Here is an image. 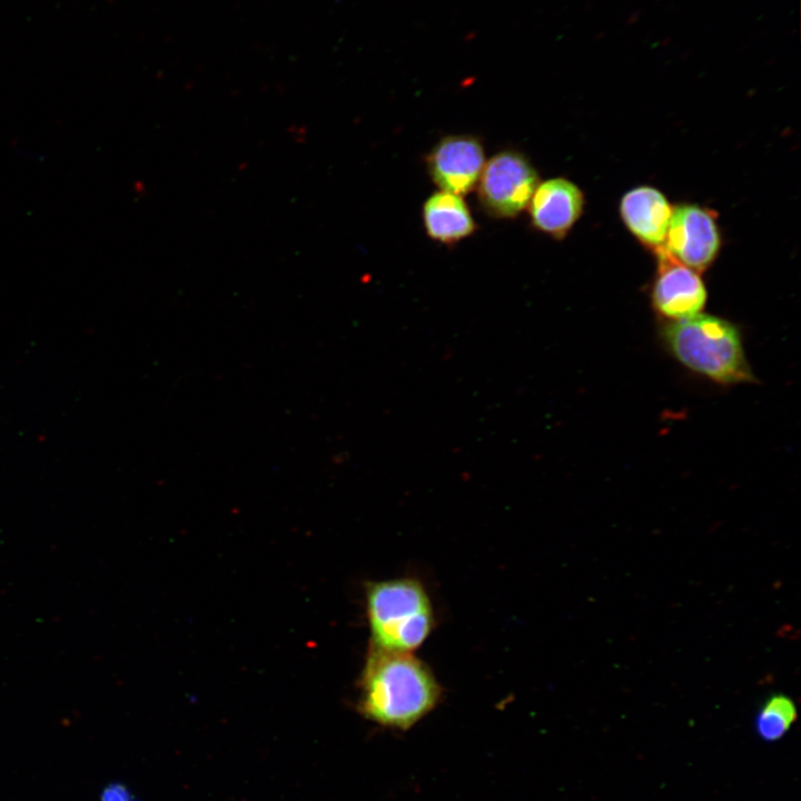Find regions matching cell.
Segmentation results:
<instances>
[{
  "instance_id": "obj_5",
  "label": "cell",
  "mask_w": 801,
  "mask_h": 801,
  "mask_svg": "<svg viewBox=\"0 0 801 801\" xmlns=\"http://www.w3.org/2000/svg\"><path fill=\"white\" fill-rule=\"evenodd\" d=\"M655 254L657 270L651 289L655 313L666 323L700 314L708 294L699 273L680 263L664 247L656 249Z\"/></svg>"
},
{
  "instance_id": "obj_1",
  "label": "cell",
  "mask_w": 801,
  "mask_h": 801,
  "mask_svg": "<svg viewBox=\"0 0 801 801\" xmlns=\"http://www.w3.org/2000/svg\"><path fill=\"white\" fill-rule=\"evenodd\" d=\"M439 685L429 668L409 652L372 646L360 678L359 711L390 729L407 730L437 704Z\"/></svg>"
},
{
  "instance_id": "obj_7",
  "label": "cell",
  "mask_w": 801,
  "mask_h": 801,
  "mask_svg": "<svg viewBox=\"0 0 801 801\" xmlns=\"http://www.w3.org/2000/svg\"><path fill=\"white\" fill-rule=\"evenodd\" d=\"M485 152L481 140L471 135H452L442 138L426 157L427 171L439 190L458 196L476 187Z\"/></svg>"
},
{
  "instance_id": "obj_10",
  "label": "cell",
  "mask_w": 801,
  "mask_h": 801,
  "mask_svg": "<svg viewBox=\"0 0 801 801\" xmlns=\"http://www.w3.org/2000/svg\"><path fill=\"white\" fill-rule=\"evenodd\" d=\"M422 216L427 236L445 245L456 244L476 229L462 196L444 190H438L426 199Z\"/></svg>"
},
{
  "instance_id": "obj_6",
  "label": "cell",
  "mask_w": 801,
  "mask_h": 801,
  "mask_svg": "<svg viewBox=\"0 0 801 801\" xmlns=\"http://www.w3.org/2000/svg\"><path fill=\"white\" fill-rule=\"evenodd\" d=\"M715 215L698 205H680L672 210L663 247L680 263L702 273L720 250Z\"/></svg>"
},
{
  "instance_id": "obj_4",
  "label": "cell",
  "mask_w": 801,
  "mask_h": 801,
  "mask_svg": "<svg viewBox=\"0 0 801 801\" xmlns=\"http://www.w3.org/2000/svg\"><path fill=\"white\" fill-rule=\"evenodd\" d=\"M538 178L536 169L522 152H497L485 161L476 185L479 204L492 217L514 218L528 206Z\"/></svg>"
},
{
  "instance_id": "obj_8",
  "label": "cell",
  "mask_w": 801,
  "mask_h": 801,
  "mask_svg": "<svg viewBox=\"0 0 801 801\" xmlns=\"http://www.w3.org/2000/svg\"><path fill=\"white\" fill-rule=\"evenodd\" d=\"M527 207L536 230L562 239L580 218L584 195L571 180L552 178L537 185Z\"/></svg>"
},
{
  "instance_id": "obj_2",
  "label": "cell",
  "mask_w": 801,
  "mask_h": 801,
  "mask_svg": "<svg viewBox=\"0 0 801 801\" xmlns=\"http://www.w3.org/2000/svg\"><path fill=\"white\" fill-rule=\"evenodd\" d=\"M661 339L678 363L713 383L730 386L756 382L740 329L728 319L700 313L665 323Z\"/></svg>"
},
{
  "instance_id": "obj_3",
  "label": "cell",
  "mask_w": 801,
  "mask_h": 801,
  "mask_svg": "<svg viewBox=\"0 0 801 801\" xmlns=\"http://www.w3.org/2000/svg\"><path fill=\"white\" fill-rule=\"evenodd\" d=\"M366 612L373 645L390 651L417 649L434 624L429 597L424 586L413 578L369 583Z\"/></svg>"
},
{
  "instance_id": "obj_9",
  "label": "cell",
  "mask_w": 801,
  "mask_h": 801,
  "mask_svg": "<svg viewBox=\"0 0 801 801\" xmlns=\"http://www.w3.org/2000/svg\"><path fill=\"white\" fill-rule=\"evenodd\" d=\"M672 206L653 187H636L626 192L620 205L625 226L644 246L654 251L664 245Z\"/></svg>"
},
{
  "instance_id": "obj_12",
  "label": "cell",
  "mask_w": 801,
  "mask_h": 801,
  "mask_svg": "<svg viewBox=\"0 0 801 801\" xmlns=\"http://www.w3.org/2000/svg\"><path fill=\"white\" fill-rule=\"evenodd\" d=\"M100 801H138L134 793L120 782L107 784L101 793Z\"/></svg>"
},
{
  "instance_id": "obj_11",
  "label": "cell",
  "mask_w": 801,
  "mask_h": 801,
  "mask_svg": "<svg viewBox=\"0 0 801 801\" xmlns=\"http://www.w3.org/2000/svg\"><path fill=\"white\" fill-rule=\"evenodd\" d=\"M797 719V709L792 700L785 695L771 696L756 716L759 735L768 741H774L784 735Z\"/></svg>"
}]
</instances>
